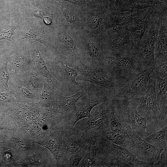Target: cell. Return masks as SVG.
I'll list each match as a JSON object with an SVG mask.
<instances>
[{"label": "cell", "instance_id": "cell-1", "mask_svg": "<svg viewBox=\"0 0 167 167\" xmlns=\"http://www.w3.org/2000/svg\"><path fill=\"white\" fill-rule=\"evenodd\" d=\"M109 81L122 87L135 78L144 73L135 54L107 56L99 69Z\"/></svg>", "mask_w": 167, "mask_h": 167}, {"label": "cell", "instance_id": "cell-2", "mask_svg": "<svg viewBox=\"0 0 167 167\" xmlns=\"http://www.w3.org/2000/svg\"><path fill=\"white\" fill-rule=\"evenodd\" d=\"M97 134L98 148L94 167H149L126 148L112 143Z\"/></svg>", "mask_w": 167, "mask_h": 167}, {"label": "cell", "instance_id": "cell-3", "mask_svg": "<svg viewBox=\"0 0 167 167\" xmlns=\"http://www.w3.org/2000/svg\"><path fill=\"white\" fill-rule=\"evenodd\" d=\"M109 100L115 116L128 130L134 131L142 139L148 135L147 124L151 117L148 115L142 117L138 113L135 97L111 96Z\"/></svg>", "mask_w": 167, "mask_h": 167}, {"label": "cell", "instance_id": "cell-4", "mask_svg": "<svg viewBox=\"0 0 167 167\" xmlns=\"http://www.w3.org/2000/svg\"><path fill=\"white\" fill-rule=\"evenodd\" d=\"M47 66L53 77L62 85L64 95L70 96L81 90L84 88L83 81H77L78 71L75 67L68 66L67 62L56 58L45 60Z\"/></svg>", "mask_w": 167, "mask_h": 167}, {"label": "cell", "instance_id": "cell-5", "mask_svg": "<svg viewBox=\"0 0 167 167\" xmlns=\"http://www.w3.org/2000/svg\"><path fill=\"white\" fill-rule=\"evenodd\" d=\"M111 28L105 39L100 41L107 56L136 54L131 33L124 26H114Z\"/></svg>", "mask_w": 167, "mask_h": 167}, {"label": "cell", "instance_id": "cell-6", "mask_svg": "<svg viewBox=\"0 0 167 167\" xmlns=\"http://www.w3.org/2000/svg\"><path fill=\"white\" fill-rule=\"evenodd\" d=\"M157 77L154 73L149 81L145 93L140 97L135 98L138 104V112L140 115L146 113L151 117L153 121L155 131L167 126V117L161 111L156 98V82Z\"/></svg>", "mask_w": 167, "mask_h": 167}, {"label": "cell", "instance_id": "cell-7", "mask_svg": "<svg viewBox=\"0 0 167 167\" xmlns=\"http://www.w3.org/2000/svg\"><path fill=\"white\" fill-rule=\"evenodd\" d=\"M112 94L106 88L95 85L78 101L76 104L77 112L69 122L68 126L74 128L79 120L85 118L89 119L93 108L109 100Z\"/></svg>", "mask_w": 167, "mask_h": 167}, {"label": "cell", "instance_id": "cell-8", "mask_svg": "<svg viewBox=\"0 0 167 167\" xmlns=\"http://www.w3.org/2000/svg\"><path fill=\"white\" fill-rule=\"evenodd\" d=\"M160 20V17H156L146 30L136 54L139 65L144 72L154 67L155 45L158 36Z\"/></svg>", "mask_w": 167, "mask_h": 167}, {"label": "cell", "instance_id": "cell-9", "mask_svg": "<svg viewBox=\"0 0 167 167\" xmlns=\"http://www.w3.org/2000/svg\"><path fill=\"white\" fill-rule=\"evenodd\" d=\"M18 20V31L17 32V41L28 39L35 41L42 44L51 50L52 42L48 38L40 19L24 13Z\"/></svg>", "mask_w": 167, "mask_h": 167}, {"label": "cell", "instance_id": "cell-10", "mask_svg": "<svg viewBox=\"0 0 167 167\" xmlns=\"http://www.w3.org/2000/svg\"><path fill=\"white\" fill-rule=\"evenodd\" d=\"M33 66L31 41H18L14 45L8 63L10 78L19 77Z\"/></svg>", "mask_w": 167, "mask_h": 167}, {"label": "cell", "instance_id": "cell-11", "mask_svg": "<svg viewBox=\"0 0 167 167\" xmlns=\"http://www.w3.org/2000/svg\"><path fill=\"white\" fill-rule=\"evenodd\" d=\"M92 136L91 129L86 132H76L74 128L63 127L62 146L67 161L75 155L86 153L90 145Z\"/></svg>", "mask_w": 167, "mask_h": 167}, {"label": "cell", "instance_id": "cell-12", "mask_svg": "<svg viewBox=\"0 0 167 167\" xmlns=\"http://www.w3.org/2000/svg\"><path fill=\"white\" fill-rule=\"evenodd\" d=\"M83 81V88L71 96L64 95L62 88L58 92L53 104V109L62 117L66 126L77 112L76 104L78 101L96 85L88 82Z\"/></svg>", "mask_w": 167, "mask_h": 167}, {"label": "cell", "instance_id": "cell-13", "mask_svg": "<svg viewBox=\"0 0 167 167\" xmlns=\"http://www.w3.org/2000/svg\"><path fill=\"white\" fill-rule=\"evenodd\" d=\"M131 143L127 149L139 160L154 167L159 160L163 148H160L147 143L133 131L128 130Z\"/></svg>", "mask_w": 167, "mask_h": 167}, {"label": "cell", "instance_id": "cell-14", "mask_svg": "<svg viewBox=\"0 0 167 167\" xmlns=\"http://www.w3.org/2000/svg\"><path fill=\"white\" fill-rule=\"evenodd\" d=\"M159 16L155 9H146L132 23L124 26L133 37L135 43V52L136 54L144 33L150 28L155 18Z\"/></svg>", "mask_w": 167, "mask_h": 167}, {"label": "cell", "instance_id": "cell-15", "mask_svg": "<svg viewBox=\"0 0 167 167\" xmlns=\"http://www.w3.org/2000/svg\"><path fill=\"white\" fill-rule=\"evenodd\" d=\"M73 67L76 68L78 71V75L76 78L77 81H87L103 87L112 94L119 88L118 85L108 79L99 70L88 66L80 62L77 63Z\"/></svg>", "mask_w": 167, "mask_h": 167}, {"label": "cell", "instance_id": "cell-16", "mask_svg": "<svg viewBox=\"0 0 167 167\" xmlns=\"http://www.w3.org/2000/svg\"><path fill=\"white\" fill-rule=\"evenodd\" d=\"M154 73L152 69L135 78L124 86L119 88L112 96L131 98L135 96L143 95L146 92L148 82Z\"/></svg>", "mask_w": 167, "mask_h": 167}, {"label": "cell", "instance_id": "cell-17", "mask_svg": "<svg viewBox=\"0 0 167 167\" xmlns=\"http://www.w3.org/2000/svg\"><path fill=\"white\" fill-rule=\"evenodd\" d=\"M95 110L89 120L80 125L77 132H87L96 128L103 126L105 124L113 107L110 100L103 102L96 106Z\"/></svg>", "mask_w": 167, "mask_h": 167}, {"label": "cell", "instance_id": "cell-18", "mask_svg": "<svg viewBox=\"0 0 167 167\" xmlns=\"http://www.w3.org/2000/svg\"><path fill=\"white\" fill-rule=\"evenodd\" d=\"M61 126L56 132L50 133L44 142V145L55 156L58 165L65 167L67 158L64 154L62 143L63 128Z\"/></svg>", "mask_w": 167, "mask_h": 167}, {"label": "cell", "instance_id": "cell-19", "mask_svg": "<svg viewBox=\"0 0 167 167\" xmlns=\"http://www.w3.org/2000/svg\"><path fill=\"white\" fill-rule=\"evenodd\" d=\"M8 85L10 92L19 101H29L37 100L40 96L31 90L19 77L9 78Z\"/></svg>", "mask_w": 167, "mask_h": 167}, {"label": "cell", "instance_id": "cell-20", "mask_svg": "<svg viewBox=\"0 0 167 167\" xmlns=\"http://www.w3.org/2000/svg\"><path fill=\"white\" fill-rule=\"evenodd\" d=\"M167 21L161 19L158 36L154 50V64L152 70L167 61Z\"/></svg>", "mask_w": 167, "mask_h": 167}, {"label": "cell", "instance_id": "cell-21", "mask_svg": "<svg viewBox=\"0 0 167 167\" xmlns=\"http://www.w3.org/2000/svg\"><path fill=\"white\" fill-rule=\"evenodd\" d=\"M15 44L2 45L0 48V92H10L8 85L10 75L8 65Z\"/></svg>", "mask_w": 167, "mask_h": 167}, {"label": "cell", "instance_id": "cell-22", "mask_svg": "<svg viewBox=\"0 0 167 167\" xmlns=\"http://www.w3.org/2000/svg\"><path fill=\"white\" fill-rule=\"evenodd\" d=\"M143 10L133 9L109 14L106 18V30L114 26H125L131 24L141 14Z\"/></svg>", "mask_w": 167, "mask_h": 167}, {"label": "cell", "instance_id": "cell-23", "mask_svg": "<svg viewBox=\"0 0 167 167\" xmlns=\"http://www.w3.org/2000/svg\"><path fill=\"white\" fill-rule=\"evenodd\" d=\"M62 86L61 83H55L44 78L43 89L40 96L42 106L52 108L58 93Z\"/></svg>", "mask_w": 167, "mask_h": 167}, {"label": "cell", "instance_id": "cell-24", "mask_svg": "<svg viewBox=\"0 0 167 167\" xmlns=\"http://www.w3.org/2000/svg\"><path fill=\"white\" fill-rule=\"evenodd\" d=\"M31 42L32 58L34 67L44 78L54 83H60L53 77L49 71L46 62L40 52L38 44L32 41Z\"/></svg>", "mask_w": 167, "mask_h": 167}, {"label": "cell", "instance_id": "cell-25", "mask_svg": "<svg viewBox=\"0 0 167 167\" xmlns=\"http://www.w3.org/2000/svg\"><path fill=\"white\" fill-rule=\"evenodd\" d=\"M17 77L40 96L43 89L44 77L34 66Z\"/></svg>", "mask_w": 167, "mask_h": 167}, {"label": "cell", "instance_id": "cell-26", "mask_svg": "<svg viewBox=\"0 0 167 167\" xmlns=\"http://www.w3.org/2000/svg\"><path fill=\"white\" fill-rule=\"evenodd\" d=\"M99 127L92 129V136L90 145L78 167H94L98 148L97 131Z\"/></svg>", "mask_w": 167, "mask_h": 167}, {"label": "cell", "instance_id": "cell-27", "mask_svg": "<svg viewBox=\"0 0 167 167\" xmlns=\"http://www.w3.org/2000/svg\"><path fill=\"white\" fill-rule=\"evenodd\" d=\"M18 27V20L9 18H0V41L6 40L15 44L12 37L16 35L15 31Z\"/></svg>", "mask_w": 167, "mask_h": 167}, {"label": "cell", "instance_id": "cell-28", "mask_svg": "<svg viewBox=\"0 0 167 167\" xmlns=\"http://www.w3.org/2000/svg\"><path fill=\"white\" fill-rule=\"evenodd\" d=\"M157 99L163 114L167 117V77L162 78L157 77L156 82Z\"/></svg>", "mask_w": 167, "mask_h": 167}, {"label": "cell", "instance_id": "cell-29", "mask_svg": "<svg viewBox=\"0 0 167 167\" xmlns=\"http://www.w3.org/2000/svg\"><path fill=\"white\" fill-rule=\"evenodd\" d=\"M99 129L105 132L128 134V129L116 117L113 108L104 126L99 127Z\"/></svg>", "mask_w": 167, "mask_h": 167}, {"label": "cell", "instance_id": "cell-30", "mask_svg": "<svg viewBox=\"0 0 167 167\" xmlns=\"http://www.w3.org/2000/svg\"><path fill=\"white\" fill-rule=\"evenodd\" d=\"M97 133L112 143L126 149L129 147L131 143L128 134L105 132L99 129Z\"/></svg>", "mask_w": 167, "mask_h": 167}, {"label": "cell", "instance_id": "cell-31", "mask_svg": "<svg viewBox=\"0 0 167 167\" xmlns=\"http://www.w3.org/2000/svg\"><path fill=\"white\" fill-rule=\"evenodd\" d=\"M143 139L157 148H164L167 146V126L153 132Z\"/></svg>", "mask_w": 167, "mask_h": 167}, {"label": "cell", "instance_id": "cell-32", "mask_svg": "<svg viewBox=\"0 0 167 167\" xmlns=\"http://www.w3.org/2000/svg\"><path fill=\"white\" fill-rule=\"evenodd\" d=\"M14 95L11 93L0 92V107H8L14 105Z\"/></svg>", "mask_w": 167, "mask_h": 167}, {"label": "cell", "instance_id": "cell-33", "mask_svg": "<svg viewBox=\"0 0 167 167\" xmlns=\"http://www.w3.org/2000/svg\"><path fill=\"white\" fill-rule=\"evenodd\" d=\"M25 13L36 18L41 19L44 16L45 10L40 6H27Z\"/></svg>", "mask_w": 167, "mask_h": 167}, {"label": "cell", "instance_id": "cell-34", "mask_svg": "<svg viewBox=\"0 0 167 167\" xmlns=\"http://www.w3.org/2000/svg\"><path fill=\"white\" fill-rule=\"evenodd\" d=\"M153 2L147 0H134L131 5L130 10H142L149 7L153 8Z\"/></svg>", "mask_w": 167, "mask_h": 167}, {"label": "cell", "instance_id": "cell-35", "mask_svg": "<svg viewBox=\"0 0 167 167\" xmlns=\"http://www.w3.org/2000/svg\"><path fill=\"white\" fill-rule=\"evenodd\" d=\"M103 15L99 14L92 17L88 20V25L92 29L95 31H100L102 27L103 20L105 17Z\"/></svg>", "mask_w": 167, "mask_h": 167}, {"label": "cell", "instance_id": "cell-36", "mask_svg": "<svg viewBox=\"0 0 167 167\" xmlns=\"http://www.w3.org/2000/svg\"><path fill=\"white\" fill-rule=\"evenodd\" d=\"M86 153H82L75 155L66 161L65 167H78L81 160Z\"/></svg>", "mask_w": 167, "mask_h": 167}, {"label": "cell", "instance_id": "cell-37", "mask_svg": "<svg viewBox=\"0 0 167 167\" xmlns=\"http://www.w3.org/2000/svg\"><path fill=\"white\" fill-rule=\"evenodd\" d=\"M167 62L162 63L155 67L153 70L157 77H167Z\"/></svg>", "mask_w": 167, "mask_h": 167}, {"label": "cell", "instance_id": "cell-38", "mask_svg": "<svg viewBox=\"0 0 167 167\" xmlns=\"http://www.w3.org/2000/svg\"><path fill=\"white\" fill-rule=\"evenodd\" d=\"M55 2L58 6L62 10L67 20L70 23H73L75 18L74 14L69 9L63 6L61 3L56 2Z\"/></svg>", "mask_w": 167, "mask_h": 167}, {"label": "cell", "instance_id": "cell-39", "mask_svg": "<svg viewBox=\"0 0 167 167\" xmlns=\"http://www.w3.org/2000/svg\"><path fill=\"white\" fill-rule=\"evenodd\" d=\"M154 166H167V146L163 148L161 154L158 162L154 165Z\"/></svg>", "mask_w": 167, "mask_h": 167}, {"label": "cell", "instance_id": "cell-40", "mask_svg": "<svg viewBox=\"0 0 167 167\" xmlns=\"http://www.w3.org/2000/svg\"><path fill=\"white\" fill-rule=\"evenodd\" d=\"M40 115L39 110L36 108L34 109L31 113V118L33 120L37 119L40 116Z\"/></svg>", "mask_w": 167, "mask_h": 167}, {"label": "cell", "instance_id": "cell-41", "mask_svg": "<svg viewBox=\"0 0 167 167\" xmlns=\"http://www.w3.org/2000/svg\"><path fill=\"white\" fill-rule=\"evenodd\" d=\"M66 1H68L71 3L78 4L79 5H82L84 3H85L84 0H65Z\"/></svg>", "mask_w": 167, "mask_h": 167}, {"label": "cell", "instance_id": "cell-42", "mask_svg": "<svg viewBox=\"0 0 167 167\" xmlns=\"http://www.w3.org/2000/svg\"><path fill=\"white\" fill-rule=\"evenodd\" d=\"M42 19L43 20L44 23L47 25H49L51 24V20L50 18L45 17V16L43 17Z\"/></svg>", "mask_w": 167, "mask_h": 167}, {"label": "cell", "instance_id": "cell-43", "mask_svg": "<svg viewBox=\"0 0 167 167\" xmlns=\"http://www.w3.org/2000/svg\"><path fill=\"white\" fill-rule=\"evenodd\" d=\"M18 147H19L22 150H26L27 149V146L24 143L20 141L18 143Z\"/></svg>", "mask_w": 167, "mask_h": 167}, {"label": "cell", "instance_id": "cell-44", "mask_svg": "<svg viewBox=\"0 0 167 167\" xmlns=\"http://www.w3.org/2000/svg\"><path fill=\"white\" fill-rule=\"evenodd\" d=\"M28 162L33 165H35L37 163V161L34 157H31L28 159Z\"/></svg>", "mask_w": 167, "mask_h": 167}, {"label": "cell", "instance_id": "cell-45", "mask_svg": "<svg viewBox=\"0 0 167 167\" xmlns=\"http://www.w3.org/2000/svg\"><path fill=\"white\" fill-rule=\"evenodd\" d=\"M31 126L32 128L36 129L37 127V126L36 124L34 123H31Z\"/></svg>", "mask_w": 167, "mask_h": 167}, {"label": "cell", "instance_id": "cell-46", "mask_svg": "<svg viewBox=\"0 0 167 167\" xmlns=\"http://www.w3.org/2000/svg\"><path fill=\"white\" fill-rule=\"evenodd\" d=\"M2 129V127L0 126V130L1 129Z\"/></svg>", "mask_w": 167, "mask_h": 167}, {"label": "cell", "instance_id": "cell-47", "mask_svg": "<svg viewBox=\"0 0 167 167\" xmlns=\"http://www.w3.org/2000/svg\"><path fill=\"white\" fill-rule=\"evenodd\" d=\"M2 46V45H1V44H0V48Z\"/></svg>", "mask_w": 167, "mask_h": 167}, {"label": "cell", "instance_id": "cell-48", "mask_svg": "<svg viewBox=\"0 0 167 167\" xmlns=\"http://www.w3.org/2000/svg\"></svg>", "mask_w": 167, "mask_h": 167}]
</instances>
